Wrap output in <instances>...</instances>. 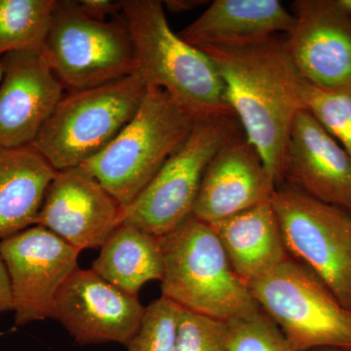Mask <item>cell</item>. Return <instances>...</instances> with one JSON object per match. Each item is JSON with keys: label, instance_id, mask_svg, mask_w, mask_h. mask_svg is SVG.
Masks as SVG:
<instances>
[{"label": "cell", "instance_id": "30", "mask_svg": "<svg viewBox=\"0 0 351 351\" xmlns=\"http://www.w3.org/2000/svg\"><path fill=\"white\" fill-rule=\"evenodd\" d=\"M313 351H351V350H332V348H326V350H317Z\"/></svg>", "mask_w": 351, "mask_h": 351}, {"label": "cell", "instance_id": "17", "mask_svg": "<svg viewBox=\"0 0 351 351\" xmlns=\"http://www.w3.org/2000/svg\"><path fill=\"white\" fill-rule=\"evenodd\" d=\"M294 16L277 0H215L179 36L195 47L237 46L287 36Z\"/></svg>", "mask_w": 351, "mask_h": 351}, {"label": "cell", "instance_id": "24", "mask_svg": "<svg viewBox=\"0 0 351 351\" xmlns=\"http://www.w3.org/2000/svg\"><path fill=\"white\" fill-rule=\"evenodd\" d=\"M228 323V351H295L276 322L261 311Z\"/></svg>", "mask_w": 351, "mask_h": 351}, {"label": "cell", "instance_id": "14", "mask_svg": "<svg viewBox=\"0 0 351 351\" xmlns=\"http://www.w3.org/2000/svg\"><path fill=\"white\" fill-rule=\"evenodd\" d=\"M0 149L32 145L64 98L43 51H18L1 61Z\"/></svg>", "mask_w": 351, "mask_h": 351}, {"label": "cell", "instance_id": "13", "mask_svg": "<svg viewBox=\"0 0 351 351\" xmlns=\"http://www.w3.org/2000/svg\"><path fill=\"white\" fill-rule=\"evenodd\" d=\"M117 200L80 167L57 171L36 226L47 228L82 252L101 248L121 223Z\"/></svg>", "mask_w": 351, "mask_h": 351}, {"label": "cell", "instance_id": "26", "mask_svg": "<svg viewBox=\"0 0 351 351\" xmlns=\"http://www.w3.org/2000/svg\"><path fill=\"white\" fill-rule=\"evenodd\" d=\"M77 2L83 12L96 20L107 21L108 17H117L122 13V1L82 0Z\"/></svg>", "mask_w": 351, "mask_h": 351}, {"label": "cell", "instance_id": "29", "mask_svg": "<svg viewBox=\"0 0 351 351\" xmlns=\"http://www.w3.org/2000/svg\"><path fill=\"white\" fill-rule=\"evenodd\" d=\"M337 3L351 17V0H337Z\"/></svg>", "mask_w": 351, "mask_h": 351}, {"label": "cell", "instance_id": "7", "mask_svg": "<svg viewBox=\"0 0 351 351\" xmlns=\"http://www.w3.org/2000/svg\"><path fill=\"white\" fill-rule=\"evenodd\" d=\"M43 53L64 88L73 92L136 73L133 41L121 14L93 19L77 1H57Z\"/></svg>", "mask_w": 351, "mask_h": 351}, {"label": "cell", "instance_id": "25", "mask_svg": "<svg viewBox=\"0 0 351 351\" xmlns=\"http://www.w3.org/2000/svg\"><path fill=\"white\" fill-rule=\"evenodd\" d=\"M228 323L182 308L175 351H228Z\"/></svg>", "mask_w": 351, "mask_h": 351}, {"label": "cell", "instance_id": "28", "mask_svg": "<svg viewBox=\"0 0 351 351\" xmlns=\"http://www.w3.org/2000/svg\"><path fill=\"white\" fill-rule=\"evenodd\" d=\"M207 1H201V0H168L164 1L163 5L167 7L168 10L173 13L189 12L193 9L197 8Z\"/></svg>", "mask_w": 351, "mask_h": 351}, {"label": "cell", "instance_id": "4", "mask_svg": "<svg viewBox=\"0 0 351 351\" xmlns=\"http://www.w3.org/2000/svg\"><path fill=\"white\" fill-rule=\"evenodd\" d=\"M195 121L167 92L149 86L130 122L80 167L125 208L181 149Z\"/></svg>", "mask_w": 351, "mask_h": 351}, {"label": "cell", "instance_id": "12", "mask_svg": "<svg viewBox=\"0 0 351 351\" xmlns=\"http://www.w3.org/2000/svg\"><path fill=\"white\" fill-rule=\"evenodd\" d=\"M286 46L300 75L316 87L351 83V17L337 0H295Z\"/></svg>", "mask_w": 351, "mask_h": 351}, {"label": "cell", "instance_id": "23", "mask_svg": "<svg viewBox=\"0 0 351 351\" xmlns=\"http://www.w3.org/2000/svg\"><path fill=\"white\" fill-rule=\"evenodd\" d=\"M182 308L160 297L145 307L140 328L127 351H175Z\"/></svg>", "mask_w": 351, "mask_h": 351}, {"label": "cell", "instance_id": "6", "mask_svg": "<svg viewBox=\"0 0 351 351\" xmlns=\"http://www.w3.org/2000/svg\"><path fill=\"white\" fill-rule=\"evenodd\" d=\"M248 288L295 351L351 350V309L304 263L290 256Z\"/></svg>", "mask_w": 351, "mask_h": 351}, {"label": "cell", "instance_id": "9", "mask_svg": "<svg viewBox=\"0 0 351 351\" xmlns=\"http://www.w3.org/2000/svg\"><path fill=\"white\" fill-rule=\"evenodd\" d=\"M271 204L291 257L351 309V214L289 184L277 186Z\"/></svg>", "mask_w": 351, "mask_h": 351}, {"label": "cell", "instance_id": "18", "mask_svg": "<svg viewBox=\"0 0 351 351\" xmlns=\"http://www.w3.org/2000/svg\"><path fill=\"white\" fill-rule=\"evenodd\" d=\"M210 226L247 286L290 257L271 200Z\"/></svg>", "mask_w": 351, "mask_h": 351}, {"label": "cell", "instance_id": "22", "mask_svg": "<svg viewBox=\"0 0 351 351\" xmlns=\"http://www.w3.org/2000/svg\"><path fill=\"white\" fill-rule=\"evenodd\" d=\"M304 108L351 157V83L326 89L307 82Z\"/></svg>", "mask_w": 351, "mask_h": 351}, {"label": "cell", "instance_id": "15", "mask_svg": "<svg viewBox=\"0 0 351 351\" xmlns=\"http://www.w3.org/2000/svg\"><path fill=\"white\" fill-rule=\"evenodd\" d=\"M281 179L351 214V157L306 110L291 128Z\"/></svg>", "mask_w": 351, "mask_h": 351}, {"label": "cell", "instance_id": "1", "mask_svg": "<svg viewBox=\"0 0 351 351\" xmlns=\"http://www.w3.org/2000/svg\"><path fill=\"white\" fill-rule=\"evenodd\" d=\"M244 136L262 156L277 186L295 117L304 108L306 82L289 55L286 38L237 46H206Z\"/></svg>", "mask_w": 351, "mask_h": 351}, {"label": "cell", "instance_id": "16", "mask_svg": "<svg viewBox=\"0 0 351 351\" xmlns=\"http://www.w3.org/2000/svg\"><path fill=\"white\" fill-rule=\"evenodd\" d=\"M276 180L244 134L226 143L208 165L193 216L208 225L271 200Z\"/></svg>", "mask_w": 351, "mask_h": 351}, {"label": "cell", "instance_id": "20", "mask_svg": "<svg viewBox=\"0 0 351 351\" xmlns=\"http://www.w3.org/2000/svg\"><path fill=\"white\" fill-rule=\"evenodd\" d=\"M92 269L115 287L138 297L145 283L162 277L160 237L121 223L101 247Z\"/></svg>", "mask_w": 351, "mask_h": 351}, {"label": "cell", "instance_id": "27", "mask_svg": "<svg viewBox=\"0 0 351 351\" xmlns=\"http://www.w3.org/2000/svg\"><path fill=\"white\" fill-rule=\"evenodd\" d=\"M12 311L10 279L1 256H0V314Z\"/></svg>", "mask_w": 351, "mask_h": 351}, {"label": "cell", "instance_id": "10", "mask_svg": "<svg viewBox=\"0 0 351 351\" xmlns=\"http://www.w3.org/2000/svg\"><path fill=\"white\" fill-rule=\"evenodd\" d=\"M80 254L41 226L0 241V256L10 279L16 326L55 319L58 295L78 269Z\"/></svg>", "mask_w": 351, "mask_h": 351}, {"label": "cell", "instance_id": "11", "mask_svg": "<svg viewBox=\"0 0 351 351\" xmlns=\"http://www.w3.org/2000/svg\"><path fill=\"white\" fill-rule=\"evenodd\" d=\"M145 307L101 278L93 269L78 267L64 283L56 301V316L77 345L117 343L128 346Z\"/></svg>", "mask_w": 351, "mask_h": 351}, {"label": "cell", "instance_id": "8", "mask_svg": "<svg viewBox=\"0 0 351 351\" xmlns=\"http://www.w3.org/2000/svg\"><path fill=\"white\" fill-rule=\"evenodd\" d=\"M244 134L237 117L195 119L184 144L166 161L147 188L122 208L121 223L161 237L193 215L208 165L233 138Z\"/></svg>", "mask_w": 351, "mask_h": 351}, {"label": "cell", "instance_id": "5", "mask_svg": "<svg viewBox=\"0 0 351 351\" xmlns=\"http://www.w3.org/2000/svg\"><path fill=\"white\" fill-rule=\"evenodd\" d=\"M149 85L138 73L64 97L32 143L62 171L80 167L103 151L130 122Z\"/></svg>", "mask_w": 351, "mask_h": 351}, {"label": "cell", "instance_id": "21", "mask_svg": "<svg viewBox=\"0 0 351 351\" xmlns=\"http://www.w3.org/2000/svg\"><path fill=\"white\" fill-rule=\"evenodd\" d=\"M56 5L57 0H0V82L7 54L43 50Z\"/></svg>", "mask_w": 351, "mask_h": 351}, {"label": "cell", "instance_id": "19", "mask_svg": "<svg viewBox=\"0 0 351 351\" xmlns=\"http://www.w3.org/2000/svg\"><path fill=\"white\" fill-rule=\"evenodd\" d=\"M56 173L32 145L0 149V241L36 226Z\"/></svg>", "mask_w": 351, "mask_h": 351}, {"label": "cell", "instance_id": "2", "mask_svg": "<svg viewBox=\"0 0 351 351\" xmlns=\"http://www.w3.org/2000/svg\"><path fill=\"white\" fill-rule=\"evenodd\" d=\"M121 15L133 41L136 73L149 86L167 92L195 119L235 117L216 64L171 29L162 1L124 0Z\"/></svg>", "mask_w": 351, "mask_h": 351}, {"label": "cell", "instance_id": "3", "mask_svg": "<svg viewBox=\"0 0 351 351\" xmlns=\"http://www.w3.org/2000/svg\"><path fill=\"white\" fill-rule=\"evenodd\" d=\"M160 242L161 297L186 311L225 322L262 311L233 270L211 226L191 215L161 237Z\"/></svg>", "mask_w": 351, "mask_h": 351}]
</instances>
